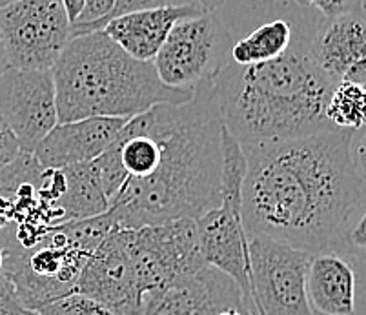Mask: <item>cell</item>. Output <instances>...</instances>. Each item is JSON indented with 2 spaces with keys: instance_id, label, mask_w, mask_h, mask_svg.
I'll return each mask as SVG.
<instances>
[{
  "instance_id": "cell-1",
  "label": "cell",
  "mask_w": 366,
  "mask_h": 315,
  "mask_svg": "<svg viewBox=\"0 0 366 315\" xmlns=\"http://www.w3.org/2000/svg\"><path fill=\"white\" fill-rule=\"evenodd\" d=\"M357 131L325 129L299 137L242 142V224L302 251L339 250L365 215L362 141Z\"/></svg>"
},
{
  "instance_id": "cell-2",
  "label": "cell",
  "mask_w": 366,
  "mask_h": 315,
  "mask_svg": "<svg viewBox=\"0 0 366 315\" xmlns=\"http://www.w3.org/2000/svg\"><path fill=\"white\" fill-rule=\"evenodd\" d=\"M161 144L157 168L128 179L108 214L117 228L197 219L221 204L222 119L212 82L182 104H157L142 114Z\"/></svg>"
},
{
  "instance_id": "cell-3",
  "label": "cell",
  "mask_w": 366,
  "mask_h": 315,
  "mask_svg": "<svg viewBox=\"0 0 366 315\" xmlns=\"http://www.w3.org/2000/svg\"><path fill=\"white\" fill-rule=\"evenodd\" d=\"M337 82L319 68L308 41L259 64L229 62L212 81L222 126L239 144L332 129L325 109Z\"/></svg>"
},
{
  "instance_id": "cell-4",
  "label": "cell",
  "mask_w": 366,
  "mask_h": 315,
  "mask_svg": "<svg viewBox=\"0 0 366 315\" xmlns=\"http://www.w3.org/2000/svg\"><path fill=\"white\" fill-rule=\"evenodd\" d=\"M59 122L88 117L132 119L157 104H182L194 89L172 88L153 61H137L104 31L71 36L51 68Z\"/></svg>"
},
{
  "instance_id": "cell-5",
  "label": "cell",
  "mask_w": 366,
  "mask_h": 315,
  "mask_svg": "<svg viewBox=\"0 0 366 315\" xmlns=\"http://www.w3.org/2000/svg\"><path fill=\"white\" fill-rule=\"evenodd\" d=\"M115 226L106 214L49 226L42 239L24 250L4 251L2 274L22 306L36 311L49 301L75 291L89 254Z\"/></svg>"
},
{
  "instance_id": "cell-6",
  "label": "cell",
  "mask_w": 366,
  "mask_h": 315,
  "mask_svg": "<svg viewBox=\"0 0 366 315\" xmlns=\"http://www.w3.org/2000/svg\"><path fill=\"white\" fill-rule=\"evenodd\" d=\"M246 161L241 144L222 129L221 204L197 217L202 261L226 274L242 291L249 315H259L249 283L248 235L242 224L241 186Z\"/></svg>"
},
{
  "instance_id": "cell-7",
  "label": "cell",
  "mask_w": 366,
  "mask_h": 315,
  "mask_svg": "<svg viewBox=\"0 0 366 315\" xmlns=\"http://www.w3.org/2000/svg\"><path fill=\"white\" fill-rule=\"evenodd\" d=\"M126 243L142 303L149 295L188 279L206 266L199 244L197 219L126 228Z\"/></svg>"
},
{
  "instance_id": "cell-8",
  "label": "cell",
  "mask_w": 366,
  "mask_h": 315,
  "mask_svg": "<svg viewBox=\"0 0 366 315\" xmlns=\"http://www.w3.org/2000/svg\"><path fill=\"white\" fill-rule=\"evenodd\" d=\"M232 35L215 11L181 19L153 59L159 79L172 88L212 82L232 62Z\"/></svg>"
},
{
  "instance_id": "cell-9",
  "label": "cell",
  "mask_w": 366,
  "mask_h": 315,
  "mask_svg": "<svg viewBox=\"0 0 366 315\" xmlns=\"http://www.w3.org/2000/svg\"><path fill=\"white\" fill-rule=\"evenodd\" d=\"M69 28L61 0H19L0 9V55L9 68L51 71Z\"/></svg>"
},
{
  "instance_id": "cell-10",
  "label": "cell",
  "mask_w": 366,
  "mask_h": 315,
  "mask_svg": "<svg viewBox=\"0 0 366 315\" xmlns=\"http://www.w3.org/2000/svg\"><path fill=\"white\" fill-rule=\"evenodd\" d=\"M249 283L259 315H315L306 297L310 251L248 237Z\"/></svg>"
},
{
  "instance_id": "cell-11",
  "label": "cell",
  "mask_w": 366,
  "mask_h": 315,
  "mask_svg": "<svg viewBox=\"0 0 366 315\" xmlns=\"http://www.w3.org/2000/svg\"><path fill=\"white\" fill-rule=\"evenodd\" d=\"M0 111L11 126L22 154H31L59 122L51 71L6 66L0 71Z\"/></svg>"
},
{
  "instance_id": "cell-12",
  "label": "cell",
  "mask_w": 366,
  "mask_h": 315,
  "mask_svg": "<svg viewBox=\"0 0 366 315\" xmlns=\"http://www.w3.org/2000/svg\"><path fill=\"white\" fill-rule=\"evenodd\" d=\"M75 291L106 304L117 315H141L142 299L133 275L126 228H113L89 254Z\"/></svg>"
},
{
  "instance_id": "cell-13",
  "label": "cell",
  "mask_w": 366,
  "mask_h": 315,
  "mask_svg": "<svg viewBox=\"0 0 366 315\" xmlns=\"http://www.w3.org/2000/svg\"><path fill=\"white\" fill-rule=\"evenodd\" d=\"M226 308H239L249 315L235 281L206 264L188 279L146 297L141 315H217Z\"/></svg>"
},
{
  "instance_id": "cell-14",
  "label": "cell",
  "mask_w": 366,
  "mask_h": 315,
  "mask_svg": "<svg viewBox=\"0 0 366 315\" xmlns=\"http://www.w3.org/2000/svg\"><path fill=\"white\" fill-rule=\"evenodd\" d=\"M126 121L128 119L124 117H88L56 122L35 146L31 155L42 168H64L89 162L117 139Z\"/></svg>"
},
{
  "instance_id": "cell-15",
  "label": "cell",
  "mask_w": 366,
  "mask_h": 315,
  "mask_svg": "<svg viewBox=\"0 0 366 315\" xmlns=\"http://www.w3.org/2000/svg\"><path fill=\"white\" fill-rule=\"evenodd\" d=\"M354 259L335 248L310 254L306 297L315 315H355L357 271L352 263Z\"/></svg>"
},
{
  "instance_id": "cell-16",
  "label": "cell",
  "mask_w": 366,
  "mask_h": 315,
  "mask_svg": "<svg viewBox=\"0 0 366 315\" xmlns=\"http://www.w3.org/2000/svg\"><path fill=\"white\" fill-rule=\"evenodd\" d=\"M202 11L204 9L197 2L141 9L109 19L101 31L121 46L129 57L137 61H153L173 24L181 19L201 15Z\"/></svg>"
},
{
  "instance_id": "cell-17",
  "label": "cell",
  "mask_w": 366,
  "mask_h": 315,
  "mask_svg": "<svg viewBox=\"0 0 366 315\" xmlns=\"http://www.w3.org/2000/svg\"><path fill=\"white\" fill-rule=\"evenodd\" d=\"M315 64L335 82L354 66L366 62V35L362 9L325 19L308 39Z\"/></svg>"
},
{
  "instance_id": "cell-18",
  "label": "cell",
  "mask_w": 366,
  "mask_h": 315,
  "mask_svg": "<svg viewBox=\"0 0 366 315\" xmlns=\"http://www.w3.org/2000/svg\"><path fill=\"white\" fill-rule=\"evenodd\" d=\"M61 170L62 188L55 201L59 224L97 217L109 210V201L92 162L64 166Z\"/></svg>"
},
{
  "instance_id": "cell-19",
  "label": "cell",
  "mask_w": 366,
  "mask_h": 315,
  "mask_svg": "<svg viewBox=\"0 0 366 315\" xmlns=\"http://www.w3.org/2000/svg\"><path fill=\"white\" fill-rule=\"evenodd\" d=\"M294 26L285 19H275L261 24L244 39L232 44V62L235 64H259L281 57L294 42Z\"/></svg>"
},
{
  "instance_id": "cell-20",
  "label": "cell",
  "mask_w": 366,
  "mask_h": 315,
  "mask_svg": "<svg viewBox=\"0 0 366 315\" xmlns=\"http://www.w3.org/2000/svg\"><path fill=\"white\" fill-rule=\"evenodd\" d=\"M365 86L339 81L326 102V121L337 129L361 131L365 126Z\"/></svg>"
},
{
  "instance_id": "cell-21",
  "label": "cell",
  "mask_w": 366,
  "mask_h": 315,
  "mask_svg": "<svg viewBox=\"0 0 366 315\" xmlns=\"http://www.w3.org/2000/svg\"><path fill=\"white\" fill-rule=\"evenodd\" d=\"M36 315H117L106 304L92 299L88 295L71 291L55 301H49L36 310Z\"/></svg>"
},
{
  "instance_id": "cell-22",
  "label": "cell",
  "mask_w": 366,
  "mask_h": 315,
  "mask_svg": "<svg viewBox=\"0 0 366 315\" xmlns=\"http://www.w3.org/2000/svg\"><path fill=\"white\" fill-rule=\"evenodd\" d=\"M113 6H115V0H84L81 15L76 16V21L69 28V35L75 36L76 33L84 31V29L92 28L93 24L104 21Z\"/></svg>"
},
{
  "instance_id": "cell-23",
  "label": "cell",
  "mask_w": 366,
  "mask_h": 315,
  "mask_svg": "<svg viewBox=\"0 0 366 315\" xmlns=\"http://www.w3.org/2000/svg\"><path fill=\"white\" fill-rule=\"evenodd\" d=\"M21 154V144L16 141L11 126L6 121L4 114L0 111V171L6 170Z\"/></svg>"
},
{
  "instance_id": "cell-24",
  "label": "cell",
  "mask_w": 366,
  "mask_h": 315,
  "mask_svg": "<svg viewBox=\"0 0 366 315\" xmlns=\"http://www.w3.org/2000/svg\"><path fill=\"white\" fill-rule=\"evenodd\" d=\"M295 2L302 6H312L325 19H332V16L362 9V0H295Z\"/></svg>"
},
{
  "instance_id": "cell-25",
  "label": "cell",
  "mask_w": 366,
  "mask_h": 315,
  "mask_svg": "<svg viewBox=\"0 0 366 315\" xmlns=\"http://www.w3.org/2000/svg\"><path fill=\"white\" fill-rule=\"evenodd\" d=\"M0 315H36V311L22 306L15 297H0Z\"/></svg>"
},
{
  "instance_id": "cell-26",
  "label": "cell",
  "mask_w": 366,
  "mask_h": 315,
  "mask_svg": "<svg viewBox=\"0 0 366 315\" xmlns=\"http://www.w3.org/2000/svg\"><path fill=\"white\" fill-rule=\"evenodd\" d=\"M62 6L66 9V15H68L69 22H75L76 16L81 15L82 11V6H84V0H61Z\"/></svg>"
},
{
  "instance_id": "cell-27",
  "label": "cell",
  "mask_w": 366,
  "mask_h": 315,
  "mask_svg": "<svg viewBox=\"0 0 366 315\" xmlns=\"http://www.w3.org/2000/svg\"><path fill=\"white\" fill-rule=\"evenodd\" d=\"M195 2H197L204 11H217V9L224 4L226 0H195Z\"/></svg>"
},
{
  "instance_id": "cell-28",
  "label": "cell",
  "mask_w": 366,
  "mask_h": 315,
  "mask_svg": "<svg viewBox=\"0 0 366 315\" xmlns=\"http://www.w3.org/2000/svg\"><path fill=\"white\" fill-rule=\"evenodd\" d=\"M217 315H248L244 310H239V308H226V310H221Z\"/></svg>"
},
{
  "instance_id": "cell-29",
  "label": "cell",
  "mask_w": 366,
  "mask_h": 315,
  "mask_svg": "<svg viewBox=\"0 0 366 315\" xmlns=\"http://www.w3.org/2000/svg\"><path fill=\"white\" fill-rule=\"evenodd\" d=\"M15 2H19V0H0V9L8 8V6L15 4Z\"/></svg>"
},
{
  "instance_id": "cell-30",
  "label": "cell",
  "mask_w": 366,
  "mask_h": 315,
  "mask_svg": "<svg viewBox=\"0 0 366 315\" xmlns=\"http://www.w3.org/2000/svg\"><path fill=\"white\" fill-rule=\"evenodd\" d=\"M2 268H4V250L0 246V275H2Z\"/></svg>"
},
{
  "instance_id": "cell-31",
  "label": "cell",
  "mask_w": 366,
  "mask_h": 315,
  "mask_svg": "<svg viewBox=\"0 0 366 315\" xmlns=\"http://www.w3.org/2000/svg\"><path fill=\"white\" fill-rule=\"evenodd\" d=\"M4 68H6V62H4V59H2V55H0V71H2Z\"/></svg>"
},
{
  "instance_id": "cell-32",
  "label": "cell",
  "mask_w": 366,
  "mask_h": 315,
  "mask_svg": "<svg viewBox=\"0 0 366 315\" xmlns=\"http://www.w3.org/2000/svg\"><path fill=\"white\" fill-rule=\"evenodd\" d=\"M268 4H277V2H286V0H264Z\"/></svg>"
}]
</instances>
